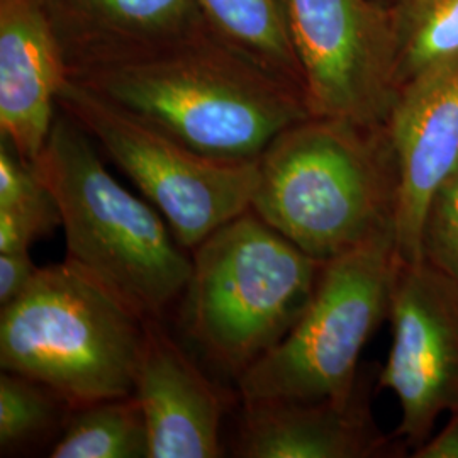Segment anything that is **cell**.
<instances>
[{
  "label": "cell",
  "mask_w": 458,
  "mask_h": 458,
  "mask_svg": "<svg viewBox=\"0 0 458 458\" xmlns=\"http://www.w3.org/2000/svg\"><path fill=\"white\" fill-rule=\"evenodd\" d=\"M397 89L431 66L458 56V0H397Z\"/></svg>",
  "instance_id": "ac0fdd59"
},
{
  "label": "cell",
  "mask_w": 458,
  "mask_h": 458,
  "mask_svg": "<svg viewBox=\"0 0 458 458\" xmlns=\"http://www.w3.org/2000/svg\"><path fill=\"white\" fill-rule=\"evenodd\" d=\"M51 458H149L145 414L134 394L72 411Z\"/></svg>",
  "instance_id": "2e32d148"
},
{
  "label": "cell",
  "mask_w": 458,
  "mask_h": 458,
  "mask_svg": "<svg viewBox=\"0 0 458 458\" xmlns=\"http://www.w3.org/2000/svg\"><path fill=\"white\" fill-rule=\"evenodd\" d=\"M199 153L257 160L312 117L304 92L213 33L70 77Z\"/></svg>",
  "instance_id": "6da1fadb"
},
{
  "label": "cell",
  "mask_w": 458,
  "mask_h": 458,
  "mask_svg": "<svg viewBox=\"0 0 458 458\" xmlns=\"http://www.w3.org/2000/svg\"><path fill=\"white\" fill-rule=\"evenodd\" d=\"M251 211L327 262L394 231L397 168L386 126L308 117L259 157Z\"/></svg>",
  "instance_id": "7a4b0ae2"
},
{
  "label": "cell",
  "mask_w": 458,
  "mask_h": 458,
  "mask_svg": "<svg viewBox=\"0 0 458 458\" xmlns=\"http://www.w3.org/2000/svg\"><path fill=\"white\" fill-rule=\"evenodd\" d=\"M287 9L311 114L386 126L399 92L393 9L377 0H287Z\"/></svg>",
  "instance_id": "ba28073f"
},
{
  "label": "cell",
  "mask_w": 458,
  "mask_h": 458,
  "mask_svg": "<svg viewBox=\"0 0 458 458\" xmlns=\"http://www.w3.org/2000/svg\"><path fill=\"white\" fill-rule=\"evenodd\" d=\"M423 259L458 284V165L429 202L423 226Z\"/></svg>",
  "instance_id": "d6986e66"
},
{
  "label": "cell",
  "mask_w": 458,
  "mask_h": 458,
  "mask_svg": "<svg viewBox=\"0 0 458 458\" xmlns=\"http://www.w3.org/2000/svg\"><path fill=\"white\" fill-rule=\"evenodd\" d=\"M372 370L346 403L243 401L233 452L242 458H397L408 446L386 435L370 411Z\"/></svg>",
  "instance_id": "8fae6325"
},
{
  "label": "cell",
  "mask_w": 458,
  "mask_h": 458,
  "mask_svg": "<svg viewBox=\"0 0 458 458\" xmlns=\"http://www.w3.org/2000/svg\"><path fill=\"white\" fill-rule=\"evenodd\" d=\"M389 319L393 346L377 386L395 395L394 435L412 454L442 414L458 411L457 282L425 259H397Z\"/></svg>",
  "instance_id": "9c48e42d"
},
{
  "label": "cell",
  "mask_w": 458,
  "mask_h": 458,
  "mask_svg": "<svg viewBox=\"0 0 458 458\" xmlns=\"http://www.w3.org/2000/svg\"><path fill=\"white\" fill-rule=\"evenodd\" d=\"M68 79L65 60L36 0H0V138L38 162Z\"/></svg>",
  "instance_id": "5bb4252c"
},
{
  "label": "cell",
  "mask_w": 458,
  "mask_h": 458,
  "mask_svg": "<svg viewBox=\"0 0 458 458\" xmlns=\"http://www.w3.org/2000/svg\"><path fill=\"white\" fill-rule=\"evenodd\" d=\"M395 267L394 231L323 263L294 327L236 378L242 401H350L365 374L361 352L389 318Z\"/></svg>",
  "instance_id": "8992f818"
},
{
  "label": "cell",
  "mask_w": 458,
  "mask_h": 458,
  "mask_svg": "<svg viewBox=\"0 0 458 458\" xmlns=\"http://www.w3.org/2000/svg\"><path fill=\"white\" fill-rule=\"evenodd\" d=\"M145 316L77 263L39 267L0 308V367L43 382L72 408L134 393Z\"/></svg>",
  "instance_id": "5b68a950"
},
{
  "label": "cell",
  "mask_w": 458,
  "mask_h": 458,
  "mask_svg": "<svg viewBox=\"0 0 458 458\" xmlns=\"http://www.w3.org/2000/svg\"><path fill=\"white\" fill-rule=\"evenodd\" d=\"M100 153L90 134L58 109L34 166L58 206L66 259L141 316L164 318L187 285L192 255L148 199L115 181Z\"/></svg>",
  "instance_id": "3957f363"
},
{
  "label": "cell",
  "mask_w": 458,
  "mask_h": 458,
  "mask_svg": "<svg viewBox=\"0 0 458 458\" xmlns=\"http://www.w3.org/2000/svg\"><path fill=\"white\" fill-rule=\"evenodd\" d=\"M377 2H380V4H384V5H387V7H393L397 0H377Z\"/></svg>",
  "instance_id": "7402d4cb"
},
{
  "label": "cell",
  "mask_w": 458,
  "mask_h": 458,
  "mask_svg": "<svg viewBox=\"0 0 458 458\" xmlns=\"http://www.w3.org/2000/svg\"><path fill=\"white\" fill-rule=\"evenodd\" d=\"M179 323L200 355L234 380L294 327L323 263L255 211L213 231L191 250Z\"/></svg>",
  "instance_id": "277c9868"
},
{
  "label": "cell",
  "mask_w": 458,
  "mask_h": 458,
  "mask_svg": "<svg viewBox=\"0 0 458 458\" xmlns=\"http://www.w3.org/2000/svg\"><path fill=\"white\" fill-rule=\"evenodd\" d=\"M72 411V404L43 382L2 370L0 455H21L48 440L56 442Z\"/></svg>",
  "instance_id": "e0dca14e"
},
{
  "label": "cell",
  "mask_w": 458,
  "mask_h": 458,
  "mask_svg": "<svg viewBox=\"0 0 458 458\" xmlns=\"http://www.w3.org/2000/svg\"><path fill=\"white\" fill-rule=\"evenodd\" d=\"M58 109L138 185L189 251L250 209L259 158L223 160L199 153L70 77L58 94Z\"/></svg>",
  "instance_id": "52a82bcc"
},
{
  "label": "cell",
  "mask_w": 458,
  "mask_h": 458,
  "mask_svg": "<svg viewBox=\"0 0 458 458\" xmlns=\"http://www.w3.org/2000/svg\"><path fill=\"white\" fill-rule=\"evenodd\" d=\"M386 132L397 168L395 253L418 262L429 202L458 165V56L399 89Z\"/></svg>",
  "instance_id": "30bf717a"
},
{
  "label": "cell",
  "mask_w": 458,
  "mask_h": 458,
  "mask_svg": "<svg viewBox=\"0 0 458 458\" xmlns=\"http://www.w3.org/2000/svg\"><path fill=\"white\" fill-rule=\"evenodd\" d=\"M197 4L217 39L304 92L287 0H197Z\"/></svg>",
  "instance_id": "9a60e30c"
},
{
  "label": "cell",
  "mask_w": 458,
  "mask_h": 458,
  "mask_svg": "<svg viewBox=\"0 0 458 458\" xmlns=\"http://www.w3.org/2000/svg\"><path fill=\"white\" fill-rule=\"evenodd\" d=\"M411 457L458 458V411L450 414L448 423L440 433L431 435L411 454Z\"/></svg>",
  "instance_id": "44dd1931"
},
{
  "label": "cell",
  "mask_w": 458,
  "mask_h": 458,
  "mask_svg": "<svg viewBox=\"0 0 458 458\" xmlns=\"http://www.w3.org/2000/svg\"><path fill=\"white\" fill-rule=\"evenodd\" d=\"M68 77L211 33L197 0H36Z\"/></svg>",
  "instance_id": "4fadbf2b"
},
{
  "label": "cell",
  "mask_w": 458,
  "mask_h": 458,
  "mask_svg": "<svg viewBox=\"0 0 458 458\" xmlns=\"http://www.w3.org/2000/svg\"><path fill=\"white\" fill-rule=\"evenodd\" d=\"M132 394L145 414L149 458L225 455L221 426L228 397L170 336L162 318H145Z\"/></svg>",
  "instance_id": "7c38bea8"
},
{
  "label": "cell",
  "mask_w": 458,
  "mask_h": 458,
  "mask_svg": "<svg viewBox=\"0 0 458 458\" xmlns=\"http://www.w3.org/2000/svg\"><path fill=\"white\" fill-rule=\"evenodd\" d=\"M38 268L30 251L0 253V308L11 304L30 287Z\"/></svg>",
  "instance_id": "ffe728a7"
}]
</instances>
